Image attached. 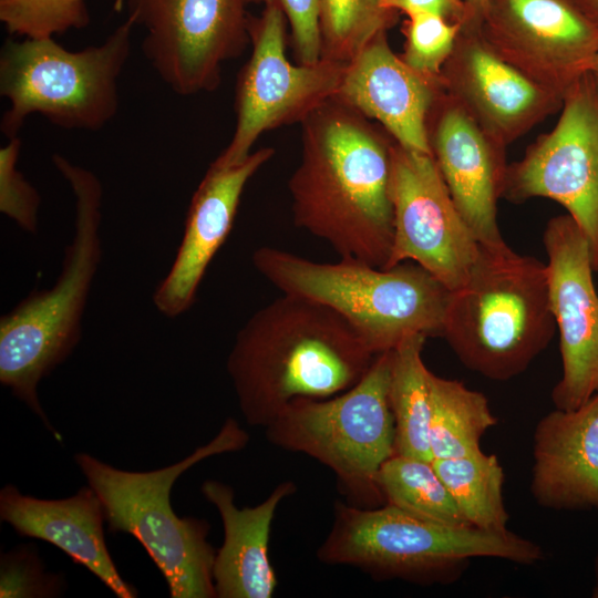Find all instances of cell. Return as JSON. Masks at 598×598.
<instances>
[{"label": "cell", "instance_id": "cell-24", "mask_svg": "<svg viewBox=\"0 0 598 598\" xmlns=\"http://www.w3.org/2000/svg\"><path fill=\"white\" fill-rule=\"evenodd\" d=\"M430 447L433 460L481 450L482 436L496 425L487 398L458 380L430 373Z\"/></svg>", "mask_w": 598, "mask_h": 598}, {"label": "cell", "instance_id": "cell-21", "mask_svg": "<svg viewBox=\"0 0 598 598\" xmlns=\"http://www.w3.org/2000/svg\"><path fill=\"white\" fill-rule=\"evenodd\" d=\"M0 519L17 534L52 544L97 577L116 597L138 594L114 564L104 536V509L96 493L82 486L74 495L43 499L8 484L0 491Z\"/></svg>", "mask_w": 598, "mask_h": 598}, {"label": "cell", "instance_id": "cell-32", "mask_svg": "<svg viewBox=\"0 0 598 598\" xmlns=\"http://www.w3.org/2000/svg\"><path fill=\"white\" fill-rule=\"evenodd\" d=\"M246 4L276 6L290 27L293 54L299 64H315L321 59V0H245Z\"/></svg>", "mask_w": 598, "mask_h": 598}, {"label": "cell", "instance_id": "cell-18", "mask_svg": "<svg viewBox=\"0 0 598 598\" xmlns=\"http://www.w3.org/2000/svg\"><path fill=\"white\" fill-rule=\"evenodd\" d=\"M274 154L272 147H262L237 164L209 165L190 199L175 259L153 296L162 315L176 318L193 306L207 267L231 230L245 186Z\"/></svg>", "mask_w": 598, "mask_h": 598}, {"label": "cell", "instance_id": "cell-33", "mask_svg": "<svg viewBox=\"0 0 598 598\" xmlns=\"http://www.w3.org/2000/svg\"><path fill=\"white\" fill-rule=\"evenodd\" d=\"M383 7L406 17L416 13L435 14L462 25L466 18L464 0H383Z\"/></svg>", "mask_w": 598, "mask_h": 598}, {"label": "cell", "instance_id": "cell-13", "mask_svg": "<svg viewBox=\"0 0 598 598\" xmlns=\"http://www.w3.org/2000/svg\"><path fill=\"white\" fill-rule=\"evenodd\" d=\"M391 199L393 241L385 268L412 261L450 291L461 287L480 245L430 153L393 142Z\"/></svg>", "mask_w": 598, "mask_h": 598}, {"label": "cell", "instance_id": "cell-1", "mask_svg": "<svg viewBox=\"0 0 598 598\" xmlns=\"http://www.w3.org/2000/svg\"><path fill=\"white\" fill-rule=\"evenodd\" d=\"M301 158L289 178L293 223L344 259L385 268L393 241V140L330 99L301 123Z\"/></svg>", "mask_w": 598, "mask_h": 598}, {"label": "cell", "instance_id": "cell-31", "mask_svg": "<svg viewBox=\"0 0 598 598\" xmlns=\"http://www.w3.org/2000/svg\"><path fill=\"white\" fill-rule=\"evenodd\" d=\"M20 148L18 136L0 148V212L24 231L35 234L41 197L17 168Z\"/></svg>", "mask_w": 598, "mask_h": 598}, {"label": "cell", "instance_id": "cell-35", "mask_svg": "<svg viewBox=\"0 0 598 598\" xmlns=\"http://www.w3.org/2000/svg\"><path fill=\"white\" fill-rule=\"evenodd\" d=\"M586 17L598 29V0H576Z\"/></svg>", "mask_w": 598, "mask_h": 598}, {"label": "cell", "instance_id": "cell-8", "mask_svg": "<svg viewBox=\"0 0 598 598\" xmlns=\"http://www.w3.org/2000/svg\"><path fill=\"white\" fill-rule=\"evenodd\" d=\"M134 20L106 40L70 51L53 38L8 39L0 52V94L9 101L0 128L18 136L27 117L41 114L66 130L97 131L117 113V80L130 58Z\"/></svg>", "mask_w": 598, "mask_h": 598}, {"label": "cell", "instance_id": "cell-5", "mask_svg": "<svg viewBox=\"0 0 598 598\" xmlns=\"http://www.w3.org/2000/svg\"><path fill=\"white\" fill-rule=\"evenodd\" d=\"M248 441L239 423L227 417L213 440L162 468L126 471L85 452L76 453L74 462L101 499L107 530L128 534L141 543L165 578L172 598H216V550L207 540L210 525L205 519L179 517L171 504V492L195 464L238 452Z\"/></svg>", "mask_w": 598, "mask_h": 598}, {"label": "cell", "instance_id": "cell-22", "mask_svg": "<svg viewBox=\"0 0 598 598\" xmlns=\"http://www.w3.org/2000/svg\"><path fill=\"white\" fill-rule=\"evenodd\" d=\"M296 491L293 482L285 481L260 504L238 508L228 484H202V494L218 511L224 527L213 566L216 598L272 597L278 581L268 554L271 525L279 504Z\"/></svg>", "mask_w": 598, "mask_h": 598}, {"label": "cell", "instance_id": "cell-7", "mask_svg": "<svg viewBox=\"0 0 598 598\" xmlns=\"http://www.w3.org/2000/svg\"><path fill=\"white\" fill-rule=\"evenodd\" d=\"M251 259L281 293L340 315L374 354L393 350L412 334H442L450 290L412 261L392 268L344 258L318 262L270 246L256 249Z\"/></svg>", "mask_w": 598, "mask_h": 598}, {"label": "cell", "instance_id": "cell-29", "mask_svg": "<svg viewBox=\"0 0 598 598\" xmlns=\"http://www.w3.org/2000/svg\"><path fill=\"white\" fill-rule=\"evenodd\" d=\"M462 23L429 13L408 16L401 59L420 75L441 83L442 69L451 55Z\"/></svg>", "mask_w": 598, "mask_h": 598}, {"label": "cell", "instance_id": "cell-36", "mask_svg": "<svg viewBox=\"0 0 598 598\" xmlns=\"http://www.w3.org/2000/svg\"><path fill=\"white\" fill-rule=\"evenodd\" d=\"M587 72L590 75L592 83L595 85V89L597 91V94H598V54L589 63L587 68Z\"/></svg>", "mask_w": 598, "mask_h": 598}, {"label": "cell", "instance_id": "cell-11", "mask_svg": "<svg viewBox=\"0 0 598 598\" xmlns=\"http://www.w3.org/2000/svg\"><path fill=\"white\" fill-rule=\"evenodd\" d=\"M559 203L585 234L598 272V94L588 72L564 96L558 122L508 164L503 198Z\"/></svg>", "mask_w": 598, "mask_h": 598}, {"label": "cell", "instance_id": "cell-20", "mask_svg": "<svg viewBox=\"0 0 598 598\" xmlns=\"http://www.w3.org/2000/svg\"><path fill=\"white\" fill-rule=\"evenodd\" d=\"M529 489L555 511H598V392L574 410L555 409L533 436Z\"/></svg>", "mask_w": 598, "mask_h": 598}, {"label": "cell", "instance_id": "cell-16", "mask_svg": "<svg viewBox=\"0 0 598 598\" xmlns=\"http://www.w3.org/2000/svg\"><path fill=\"white\" fill-rule=\"evenodd\" d=\"M443 90L506 147L549 115L564 97L503 59L478 24L462 25L441 72Z\"/></svg>", "mask_w": 598, "mask_h": 598}, {"label": "cell", "instance_id": "cell-12", "mask_svg": "<svg viewBox=\"0 0 598 598\" xmlns=\"http://www.w3.org/2000/svg\"><path fill=\"white\" fill-rule=\"evenodd\" d=\"M245 0H130V17L146 30L142 50L176 94L215 91L226 61L250 44Z\"/></svg>", "mask_w": 598, "mask_h": 598}, {"label": "cell", "instance_id": "cell-2", "mask_svg": "<svg viewBox=\"0 0 598 598\" xmlns=\"http://www.w3.org/2000/svg\"><path fill=\"white\" fill-rule=\"evenodd\" d=\"M377 355L332 309L281 293L238 330L226 367L244 419L266 427L292 400L347 391Z\"/></svg>", "mask_w": 598, "mask_h": 598}, {"label": "cell", "instance_id": "cell-9", "mask_svg": "<svg viewBox=\"0 0 598 598\" xmlns=\"http://www.w3.org/2000/svg\"><path fill=\"white\" fill-rule=\"evenodd\" d=\"M391 368L392 350L382 352L347 391L326 399L292 400L265 427L270 444L329 467L349 504L358 507L384 505L378 476L395 453Z\"/></svg>", "mask_w": 598, "mask_h": 598}, {"label": "cell", "instance_id": "cell-14", "mask_svg": "<svg viewBox=\"0 0 598 598\" xmlns=\"http://www.w3.org/2000/svg\"><path fill=\"white\" fill-rule=\"evenodd\" d=\"M478 25L503 59L563 97L598 54V29L576 0H486Z\"/></svg>", "mask_w": 598, "mask_h": 598}, {"label": "cell", "instance_id": "cell-37", "mask_svg": "<svg viewBox=\"0 0 598 598\" xmlns=\"http://www.w3.org/2000/svg\"><path fill=\"white\" fill-rule=\"evenodd\" d=\"M591 597L598 598V551L596 554L594 564V585L591 590Z\"/></svg>", "mask_w": 598, "mask_h": 598}, {"label": "cell", "instance_id": "cell-3", "mask_svg": "<svg viewBox=\"0 0 598 598\" xmlns=\"http://www.w3.org/2000/svg\"><path fill=\"white\" fill-rule=\"evenodd\" d=\"M52 162L74 196V234L53 286L33 291L1 317L0 382L61 440L43 411L38 385L68 359L81 338L82 317L102 257L103 189L91 171L60 154Z\"/></svg>", "mask_w": 598, "mask_h": 598}, {"label": "cell", "instance_id": "cell-19", "mask_svg": "<svg viewBox=\"0 0 598 598\" xmlns=\"http://www.w3.org/2000/svg\"><path fill=\"white\" fill-rule=\"evenodd\" d=\"M442 90L406 65L381 32L346 64L333 99L379 122L399 145L431 154L427 118Z\"/></svg>", "mask_w": 598, "mask_h": 598}, {"label": "cell", "instance_id": "cell-26", "mask_svg": "<svg viewBox=\"0 0 598 598\" xmlns=\"http://www.w3.org/2000/svg\"><path fill=\"white\" fill-rule=\"evenodd\" d=\"M378 484L384 504L423 519L472 526L437 474L433 461L394 453L382 465Z\"/></svg>", "mask_w": 598, "mask_h": 598}, {"label": "cell", "instance_id": "cell-10", "mask_svg": "<svg viewBox=\"0 0 598 598\" xmlns=\"http://www.w3.org/2000/svg\"><path fill=\"white\" fill-rule=\"evenodd\" d=\"M286 28L287 19L276 6L264 7L258 17L249 14L251 53L236 81L235 131L216 164L244 161L262 133L301 123L337 93L346 64L323 59L308 65L290 63Z\"/></svg>", "mask_w": 598, "mask_h": 598}, {"label": "cell", "instance_id": "cell-15", "mask_svg": "<svg viewBox=\"0 0 598 598\" xmlns=\"http://www.w3.org/2000/svg\"><path fill=\"white\" fill-rule=\"evenodd\" d=\"M550 309L559 333L563 374L555 409L574 410L598 392V293L589 243L568 215L550 218L543 235Z\"/></svg>", "mask_w": 598, "mask_h": 598}, {"label": "cell", "instance_id": "cell-34", "mask_svg": "<svg viewBox=\"0 0 598 598\" xmlns=\"http://www.w3.org/2000/svg\"><path fill=\"white\" fill-rule=\"evenodd\" d=\"M485 2L486 0H464L466 8V18L463 25L480 24Z\"/></svg>", "mask_w": 598, "mask_h": 598}, {"label": "cell", "instance_id": "cell-25", "mask_svg": "<svg viewBox=\"0 0 598 598\" xmlns=\"http://www.w3.org/2000/svg\"><path fill=\"white\" fill-rule=\"evenodd\" d=\"M433 465L472 526L489 532L508 529L505 474L495 454L481 448L458 457L433 460Z\"/></svg>", "mask_w": 598, "mask_h": 598}, {"label": "cell", "instance_id": "cell-4", "mask_svg": "<svg viewBox=\"0 0 598 598\" xmlns=\"http://www.w3.org/2000/svg\"><path fill=\"white\" fill-rule=\"evenodd\" d=\"M478 245L465 282L450 291L441 336L467 369L508 381L555 334L547 266L505 240Z\"/></svg>", "mask_w": 598, "mask_h": 598}, {"label": "cell", "instance_id": "cell-30", "mask_svg": "<svg viewBox=\"0 0 598 598\" xmlns=\"http://www.w3.org/2000/svg\"><path fill=\"white\" fill-rule=\"evenodd\" d=\"M63 588V579L44 570L31 545H20L1 554V598H53L60 596Z\"/></svg>", "mask_w": 598, "mask_h": 598}, {"label": "cell", "instance_id": "cell-17", "mask_svg": "<svg viewBox=\"0 0 598 598\" xmlns=\"http://www.w3.org/2000/svg\"><path fill=\"white\" fill-rule=\"evenodd\" d=\"M431 155L478 244L504 241L497 223L507 171L506 146L492 137L444 90L429 118Z\"/></svg>", "mask_w": 598, "mask_h": 598}, {"label": "cell", "instance_id": "cell-23", "mask_svg": "<svg viewBox=\"0 0 598 598\" xmlns=\"http://www.w3.org/2000/svg\"><path fill=\"white\" fill-rule=\"evenodd\" d=\"M427 337L412 334L392 350L389 386L395 453L433 461L430 447V373L422 351Z\"/></svg>", "mask_w": 598, "mask_h": 598}, {"label": "cell", "instance_id": "cell-6", "mask_svg": "<svg viewBox=\"0 0 598 598\" xmlns=\"http://www.w3.org/2000/svg\"><path fill=\"white\" fill-rule=\"evenodd\" d=\"M317 557L328 565L360 568L375 579L446 585L457 580L474 558L529 566L543 560L544 551L509 529L441 524L388 504L363 508L336 502Z\"/></svg>", "mask_w": 598, "mask_h": 598}, {"label": "cell", "instance_id": "cell-27", "mask_svg": "<svg viewBox=\"0 0 598 598\" xmlns=\"http://www.w3.org/2000/svg\"><path fill=\"white\" fill-rule=\"evenodd\" d=\"M400 13L383 0H321V59L347 64L381 32H388Z\"/></svg>", "mask_w": 598, "mask_h": 598}, {"label": "cell", "instance_id": "cell-28", "mask_svg": "<svg viewBox=\"0 0 598 598\" xmlns=\"http://www.w3.org/2000/svg\"><path fill=\"white\" fill-rule=\"evenodd\" d=\"M124 0H115L121 11ZM0 21L11 35L53 38L90 23L86 0H0Z\"/></svg>", "mask_w": 598, "mask_h": 598}]
</instances>
